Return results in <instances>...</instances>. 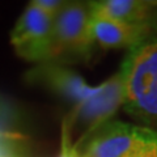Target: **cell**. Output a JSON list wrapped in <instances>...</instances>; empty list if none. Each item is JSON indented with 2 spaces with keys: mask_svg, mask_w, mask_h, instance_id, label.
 <instances>
[{
  "mask_svg": "<svg viewBox=\"0 0 157 157\" xmlns=\"http://www.w3.org/2000/svg\"><path fill=\"white\" fill-rule=\"evenodd\" d=\"M119 71L127 114L147 126H157V36L130 50Z\"/></svg>",
  "mask_w": 157,
  "mask_h": 157,
  "instance_id": "cell-1",
  "label": "cell"
},
{
  "mask_svg": "<svg viewBox=\"0 0 157 157\" xmlns=\"http://www.w3.org/2000/svg\"><path fill=\"white\" fill-rule=\"evenodd\" d=\"M157 144V131L149 127L110 121L77 148L81 157H136Z\"/></svg>",
  "mask_w": 157,
  "mask_h": 157,
  "instance_id": "cell-2",
  "label": "cell"
},
{
  "mask_svg": "<svg viewBox=\"0 0 157 157\" xmlns=\"http://www.w3.org/2000/svg\"><path fill=\"white\" fill-rule=\"evenodd\" d=\"M89 3L71 2L54 18V62H82L92 56Z\"/></svg>",
  "mask_w": 157,
  "mask_h": 157,
  "instance_id": "cell-3",
  "label": "cell"
},
{
  "mask_svg": "<svg viewBox=\"0 0 157 157\" xmlns=\"http://www.w3.org/2000/svg\"><path fill=\"white\" fill-rule=\"evenodd\" d=\"M124 104V85L121 71L101 84V89L94 96L75 105L70 115L63 122L71 131L73 126L84 127V134L73 145L78 148L96 130L104 126Z\"/></svg>",
  "mask_w": 157,
  "mask_h": 157,
  "instance_id": "cell-4",
  "label": "cell"
},
{
  "mask_svg": "<svg viewBox=\"0 0 157 157\" xmlns=\"http://www.w3.org/2000/svg\"><path fill=\"white\" fill-rule=\"evenodd\" d=\"M11 43L28 62H54V18L30 3L12 29Z\"/></svg>",
  "mask_w": 157,
  "mask_h": 157,
  "instance_id": "cell-5",
  "label": "cell"
},
{
  "mask_svg": "<svg viewBox=\"0 0 157 157\" xmlns=\"http://www.w3.org/2000/svg\"><path fill=\"white\" fill-rule=\"evenodd\" d=\"M26 81L34 85L45 86L56 96L75 102L76 105L94 96L101 89V85H88L78 73L56 62L41 63L32 68L26 73Z\"/></svg>",
  "mask_w": 157,
  "mask_h": 157,
  "instance_id": "cell-6",
  "label": "cell"
},
{
  "mask_svg": "<svg viewBox=\"0 0 157 157\" xmlns=\"http://www.w3.org/2000/svg\"><path fill=\"white\" fill-rule=\"evenodd\" d=\"M90 34L94 45L102 48H128L132 50L157 36V30L144 25H131L115 20L92 14Z\"/></svg>",
  "mask_w": 157,
  "mask_h": 157,
  "instance_id": "cell-7",
  "label": "cell"
},
{
  "mask_svg": "<svg viewBox=\"0 0 157 157\" xmlns=\"http://www.w3.org/2000/svg\"><path fill=\"white\" fill-rule=\"evenodd\" d=\"M89 6L96 16L157 30V0H100Z\"/></svg>",
  "mask_w": 157,
  "mask_h": 157,
  "instance_id": "cell-8",
  "label": "cell"
},
{
  "mask_svg": "<svg viewBox=\"0 0 157 157\" xmlns=\"http://www.w3.org/2000/svg\"><path fill=\"white\" fill-rule=\"evenodd\" d=\"M78 151L75 145L71 143V134L70 130L67 128L66 123H62V147L59 157H77Z\"/></svg>",
  "mask_w": 157,
  "mask_h": 157,
  "instance_id": "cell-9",
  "label": "cell"
},
{
  "mask_svg": "<svg viewBox=\"0 0 157 157\" xmlns=\"http://www.w3.org/2000/svg\"><path fill=\"white\" fill-rule=\"evenodd\" d=\"M32 3L38 8H41L51 18H55L59 14V12L63 9V7L66 6L67 2H62V0H36V2Z\"/></svg>",
  "mask_w": 157,
  "mask_h": 157,
  "instance_id": "cell-10",
  "label": "cell"
},
{
  "mask_svg": "<svg viewBox=\"0 0 157 157\" xmlns=\"http://www.w3.org/2000/svg\"><path fill=\"white\" fill-rule=\"evenodd\" d=\"M136 157H157V144L155 147H152L151 149L145 151L144 153H141L140 156H136Z\"/></svg>",
  "mask_w": 157,
  "mask_h": 157,
  "instance_id": "cell-11",
  "label": "cell"
}]
</instances>
